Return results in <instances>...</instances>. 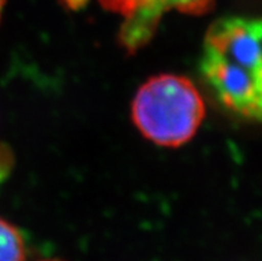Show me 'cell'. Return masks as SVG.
<instances>
[{"instance_id": "6da1fadb", "label": "cell", "mask_w": 262, "mask_h": 261, "mask_svg": "<svg viewBox=\"0 0 262 261\" xmlns=\"http://www.w3.org/2000/svg\"><path fill=\"white\" fill-rule=\"evenodd\" d=\"M201 73L223 106L262 120V50L258 19L224 17L206 32Z\"/></svg>"}, {"instance_id": "7a4b0ae2", "label": "cell", "mask_w": 262, "mask_h": 261, "mask_svg": "<svg viewBox=\"0 0 262 261\" xmlns=\"http://www.w3.org/2000/svg\"><path fill=\"white\" fill-rule=\"evenodd\" d=\"M130 115L145 139L176 148L197 133L205 117V103L188 77L161 73L137 89Z\"/></svg>"}, {"instance_id": "3957f363", "label": "cell", "mask_w": 262, "mask_h": 261, "mask_svg": "<svg viewBox=\"0 0 262 261\" xmlns=\"http://www.w3.org/2000/svg\"><path fill=\"white\" fill-rule=\"evenodd\" d=\"M110 12L123 17L120 44L126 52L135 53L155 35L164 13L177 11L189 15H204L214 6V0H99Z\"/></svg>"}, {"instance_id": "277c9868", "label": "cell", "mask_w": 262, "mask_h": 261, "mask_svg": "<svg viewBox=\"0 0 262 261\" xmlns=\"http://www.w3.org/2000/svg\"><path fill=\"white\" fill-rule=\"evenodd\" d=\"M26 260V242L17 227L0 218V261Z\"/></svg>"}, {"instance_id": "5b68a950", "label": "cell", "mask_w": 262, "mask_h": 261, "mask_svg": "<svg viewBox=\"0 0 262 261\" xmlns=\"http://www.w3.org/2000/svg\"><path fill=\"white\" fill-rule=\"evenodd\" d=\"M13 166V156L10 148L0 144V183L10 175Z\"/></svg>"}, {"instance_id": "8992f818", "label": "cell", "mask_w": 262, "mask_h": 261, "mask_svg": "<svg viewBox=\"0 0 262 261\" xmlns=\"http://www.w3.org/2000/svg\"><path fill=\"white\" fill-rule=\"evenodd\" d=\"M66 2V4L68 7H72V8H79L81 4H84V2L85 0H64Z\"/></svg>"}, {"instance_id": "52a82bcc", "label": "cell", "mask_w": 262, "mask_h": 261, "mask_svg": "<svg viewBox=\"0 0 262 261\" xmlns=\"http://www.w3.org/2000/svg\"><path fill=\"white\" fill-rule=\"evenodd\" d=\"M258 27H259V43H261V50H262V19H258Z\"/></svg>"}, {"instance_id": "ba28073f", "label": "cell", "mask_w": 262, "mask_h": 261, "mask_svg": "<svg viewBox=\"0 0 262 261\" xmlns=\"http://www.w3.org/2000/svg\"><path fill=\"white\" fill-rule=\"evenodd\" d=\"M7 0H0V19H2V13H3L4 6H6Z\"/></svg>"}, {"instance_id": "9c48e42d", "label": "cell", "mask_w": 262, "mask_h": 261, "mask_svg": "<svg viewBox=\"0 0 262 261\" xmlns=\"http://www.w3.org/2000/svg\"><path fill=\"white\" fill-rule=\"evenodd\" d=\"M43 261H63V260H43Z\"/></svg>"}]
</instances>
